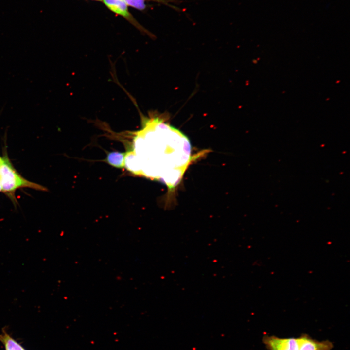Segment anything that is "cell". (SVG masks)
I'll return each instance as SVG.
<instances>
[{
	"instance_id": "obj_11",
	"label": "cell",
	"mask_w": 350,
	"mask_h": 350,
	"mask_svg": "<svg viewBox=\"0 0 350 350\" xmlns=\"http://www.w3.org/2000/svg\"><path fill=\"white\" fill-rule=\"evenodd\" d=\"M94 0L101 1V0Z\"/></svg>"
},
{
	"instance_id": "obj_9",
	"label": "cell",
	"mask_w": 350,
	"mask_h": 350,
	"mask_svg": "<svg viewBox=\"0 0 350 350\" xmlns=\"http://www.w3.org/2000/svg\"><path fill=\"white\" fill-rule=\"evenodd\" d=\"M2 160H3V158H2L0 157V166H1L2 162Z\"/></svg>"
},
{
	"instance_id": "obj_5",
	"label": "cell",
	"mask_w": 350,
	"mask_h": 350,
	"mask_svg": "<svg viewBox=\"0 0 350 350\" xmlns=\"http://www.w3.org/2000/svg\"><path fill=\"white\" fill-rule=\"evenodd\" d=\"M298 350H331L334 347L332 342L328 340L318 341L307 334L298 337Z\"/></svg>"
},
{
	"instance_id": "obj_4",
	"label": "cell",
	"mask_w": 350,
	"mask_h": 350,
	"mask_svg": "<svg viewBox=\"0 0 350 350\" xmlns=\"http://www.w3.org/2000/svg\"><path fill=\"white\" fill-rule=\"evenodd\" d=\"M104 4L112 11L120 15L128 20L138 29L151 36V34L141 26L133 18L128 10L127 5L123 0H103Z\"/></svg>"
},
{
	"instance_id": "obj_7",
	"label": "cell",
	"mask_w": 350,
	"mask_h": 350,
	"mask_svg": "<svg viewBox=\"0 0 350 350\" xmlns=\"http://www.w3.org/2000/svg\"><path fill=\"white\" fill-rule=\"evenodd\" d=\"M127 5L130 6L140 11L145 10L147 7L146 2L152 1L163 3L168 6L174 8L175 10H179V8L172 5L170 2H175V0H123Z\"/></svg>"
},
{
	"instance_id": "obj_6",
	"label": "cell",
	"mask_w": 350,
	"mask_h": 350,
	"mask_svg": "<svg viewBox=\"0 0 350 350\" xmlns=\"http://www.w3.org/2000/svg\"><path fill=\"white\" fill-rule=\"evenodd\" d=\"M126 154L119 151L109 152L107 154L105 161L114 167L123 168L125 167Z\"/></svg>"
},
{
	"instance_id": "obj_8",
	"label": "cell",
	"mask_w": 350,
	"mask_h": 350,
	"mask_svg": "<svg viewBox=\"0 0 350 350\" xmlns=\"http://www.w3.org/2000/svg\"><path fill=\"white\" fill-rule=\"evenodd\" d=\"M0 341L4 345L6 350H25L5 331L0 334Z\"/></svg>"
},
{
	"instance_id": "obj_3",
	"label": "cell",
	"mask_w": 350,
	"mask_h": 350,
	"mask_svg": "<svg viewBox=\"0 0 350 350\" xmlns=\"http://www.w3.org/2000/svg\"><path fill=\"white\" fill-rule=\"evenodd\" d=\"M262 342L266 350H298V337L280 338L265 335Z\"/></svg>"
},
{
	"instance_id": "obj_2",
	"label": "cell",
	"mask_w": 350,
	"mask_h": 350,
	"mask_svg": "<svg viewBox=\"0 0 350 350\" xmlns=\"http://www.w3.org/2000/svg\"><path fill=\"white\" fill-rule=\"evenodd\" d=\"M0 181L3 192L13 194L16 189L29 187L35 190L46 191V188L31 182L21 177L15 170L7 158H3L0 168Z\"/></svg>"
},
{
	"instance_id": "obj_1",
	"label": "cell",
	"mask_w": 350,
	"mask_h": 350,
	"mask_svg": "<svg viewBox=\"0 0 350 350\" xmlns=\"http://www.w3.org/2000/svg\"><path fill=\"white\" fill-rule=\"evenodd\" d=\"M142 129L136 136L147 144L148 169L144 175L174 189L194 157L188 138L163 117L141 116Z\"/></svg>"
},
{
	"instance_id": "obj_10",
	"label": "cell",
	"mask_w": 350,
	"mask_h": 350,
	"mask_svg": "<svg viewBox=\"0 0 350 350\" xmlns=\"http://www.w3.org/2000/svg\"><path fill=\"white\" fill-rule=\"evenodd\" d=\"M2 191V187H1V183H0V192H1V191Z\"/></svg>"
}]
</instances>
